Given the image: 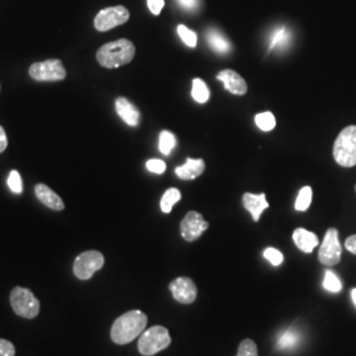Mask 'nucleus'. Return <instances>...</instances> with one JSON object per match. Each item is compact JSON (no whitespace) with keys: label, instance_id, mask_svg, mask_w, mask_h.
Returning a JSON list of instances; mask_svg holds the SVG:
<instances>
[{"label":"nucleus","instance_id":"f257e3e1","mask_svg":"<svg viewBox=\"0 0 356 356\" xmlns=\"http://www.w3.org/2000/svg\"><path fill=\"white\" fill-rule=\"evenodd\" d=\"M148 324V317L140 310H131L120 316L111 327V340L117 344H127L141 335Z\"/></svg>","mask_w":356,"mask_h":356},{"label":"nucleus","instance_id":"f03ea898","mask_svg":"<svg viewBox=\"0 0 356 356\" xmlns=\"http://www.w3.org/2000/svg\"><path fill=\"white\" fill-rule=\"evenodd\" d=\"M136 54V48L132 41L120 38L102 45L97 51V61L106 69H118L130 64Z\"/></svg>","mask_w":356,"mask_h":356},{"label":"nucleus","instance_id":"7ed1b4c3","mask_svg":"<svg viewBox=\"0 0 356 356\" xmlns=\"http://www.w3.org/2000/svg\"><path fill=\"white\" fill-rule=\"evenodd\" d=\"M333 156L337 164L343 168L356 165V126H348L340 131L333 148Z\"/></svg>","mask_w":356,"mask_h":356},{"label":"nucleus","instance_id":"20e7f679","mask_svg":"<svg viewBox=\"0 0 356 356\" xmlns=\"http://www.w3.org/2000/svg\"><path fill=\"white\" fill-rule=\"evenodd\" d=\"M170 343H171V338L168 329L163 326H153L140 335L137 348L141 355L152 356L168 348Z\"/></svg>","mask_w":356,"mask_h":356},{"label":"nucleus","instance_id":"39448f33","mask_svg":"<svg viewBox=\"0 0 356 356\" xmlns=\"http://www.w3.org/2000/svg\"><path fill=\"white\" fill-rule=\"evenodd\" d=\"M11 306L19 317L32 320L40 313V301L34 297L32 290L25 288L12 289L10 296Z\"/></svg>","mask_w":356,"mask_h":356},{"label":"nucleus","instance_id":"423d86ee","mask_svg":"<svg viewBox=\"0 0 356 356\" xmlns=\"http://www.w3.org/2000/svg\"><path fill=\"white\" fill-rule=\"evenodd\" d=\"M29 75L37 82H57L65 80L67 70L61 60H47L31 65Z\"/></svg>","mask_w":356,"mask_h":356},{"label":"nucleus","instance_id":"0eeeda50","mask_svg":"<svg viewBox=\"0 0 356 356\" xmlns=\"http://www.w3.org/2000/svg\"><path fill=\"white\" fill-rule=\"evenodd\" d=\"M130 19V11L123 5L108 7L102 10L95 19H94V27L99 32H107L115 27L121 24H126Z\"/></svg>","mask_w":356,"mask_h":356},{"label":"nucleus","instance_id":"6e6552de","mask_svg":"<svg viewBox=\"0 0 356 356\" xmlns=\"http://www.w3.org/2000/svg\"><path fill=\"white\" fill-rule=\"evenodd\" d=\"M342 257V246L340 241V233L337 228H329L323 237L322 244L318 252V259L323 265L333 267L337 265Z\"/></svg>","mask_w":356,"mask_h":356},{"label":"nucleus","instance_id":"1a4fd4ad","mask_svg":"<svg viewBox=\"0 0 356 356\" xmlns=\"http://www.w3.org/2000/svg\"><path fill=\"white\" fill-rule=\"evenodd\" d=\"M104 265V256L98 251H86L80 254L73 265V272L80 280H88Z\"/></svg>","mask_w":356,"mask_h":356},{"label":"nucleus","instance_id":"9d476101","mask_svg":"<svg viewBox=\"0 0 356 356\" xmlns=\"http://www.w3.org/2000/svg\"><path fill=\"white\" fill-rule=\"evenodd\" d=\"M207 228H209V223L204 221L202 214L197 211L187 213V217L180 224L181 235L187 241H194L198 237H202V234Z\"/></svg>","mask_w":356,"mask_h":356},{"label":"nucleus","instance_id":"9b49d317","mask_svg":"<svg viewBox=\"0 0 356 356\" xmlns=\"http://www.w3.org/2000/svg\"><path fill=\"white\" fill-rule=\"evenodd\" d=\"M169 289L174 300L180 304L189 305L193 304L197 298V287L189 277H178L173 280L170 283Z\"/></svg>","mask_w":356,"mask_h":356},{"label":"nucleus","instance_id":"f8f14e48","mask_svg":"<svg viewBox=\"0 0 356 356\" xmlns=\"http://www.w3.org/2000/svg\"><path fill=\"white\" fill-rule=\"evenodd\" d=\"M217 80L221 81L222 84L226 87V90L230 91L234 95L247 94L248 87H247L244 78L231 69H224V70L219 71L217 74Z\"/></svg>","mask_w":356,"mask_h":356},{"label":"nucleus","instance_id":"ddd939ff","mask_svg":"<svg viewBox=\"0 0 356 356\" xmlns=\"http://www.w3.org/2000/svg\"><path fill=\"white\" fill-rule=\"evenodd\" d=\"M34 194L37 200L41 204H45L48 209H51L54 211H62L65 209V204L61 200V197L45 184H37L34 187Z\"/></svg>","mask_w":356,"mask_h":356},{"label":"nucleus","instance_id":"4468645a","mask_svg":"<svg viewBox=\"0 0 356 356\" xmlns=\"http://www.w3.org/2000/svg\"><path fill=\"white\" fill-rule=\"evenodd\" d=\"M243 204L247 211L251 213L254 222H259L261 213L270 207L267 202L265 193L261 194H252V193H246L243 195Z\"/></svg>","mask_w":356,"mask_h":356},{"label":"nucleus","instance_id":"2eb2a0df","mask_svg":"<svg viewBox=\"0 0 356 356\" xmlns=\"http://www.w3.org/2000/svg\"><path fill=\"white\" fill-rule=\"evenodd\" d=\"M115 110L118 112L119 117L121 120L131 126V127H136L139 124L140 120V112L136 108L132 103L130 102L127 98L124 97H119L115 101Z\"/></svg>","mask_w":356,"mask_h":356},{"label":"nucleus","instance_id":"dca6fc26","mask_svg":"<svg viewBox=\"0 0 356 356\" xmlns=\"http://www.w3.org/2000/svg\"><path fill=\"white\" fill-rule=\"evenodd\" d=\"M204 168H206V165H204V160H201V158H197V160L195 158H187V163L181 167H177L174 171H176L178 178H181L184 181H190V180H194V178L200 177L204 173Z\"/></svg>","mask_w":356,"mask_h":356},{"label":"nucleus","instance_id":"f3484780","mask_svg":"<svg viewBox=\"0 0 356 356\" xmlns=\"http://www.w3.org/2000/svg\"><path fill=\"white\" fill-rule=\"evenodd\" d=\"M293 241L294 244L305 254H311L313 250L318 246L320 240L318 237L311 233V231H307L305 228H297L294 233H293Z\"/></svg>","mask_w":356,"mask_h":356},{"label":"nucleus","instance_id":"a211bd4d","mask_svg":"<svg viewBox=\"0 0 356 356\" xmlns=\"http://www.w3.org/2000/svg\"><path fill=\"white\" fill-rule=\"evenodd\" d=\"M206 40L209 47L218 54H227L231 51L230 41L217 29H209L206 34Z\"/></svg>","mask_w":356,"mask_h":356},{"label":"nucleus","instance_id":"6ab92c4d","mask_svg":"<svg viewBox=\"0 0 356 356\" xmlns=\"http://www.w3.org/2000/svg\"><path fill=\"white\" fill-rule=\"evenodd\" d=\"M181 197H182V195H181V191H180L178 189H176V187H170V189H168V190L164 193V195H163V198H161V202H160L161 211L165 213V214H169L170 211H171V209H173V206L181 200Z\"/></svg>","mask_w":356,"mask_h":356},{"label":"nucleus","instance_id":"aec40b11","mask_svg":"<svg viewBox=\"0 0 356 356\" xmlns=\"http://www.w3.org/2000/svg\"><path fill=\"white\" fill-rule=\"evenodd\" d=\"M191 97L198 103H206L210 98L209 87L201 78H194L191 85Z\"/></svg>","mask_w":356,"mask_h":356},{"label":"nucleus","instance_id":"412c9836","mask_svg":"<svg viewBox=\"0 0 356 356\" xmlns=\"http://www.w3.org/2000/svg\"><path fill=\"white\" fill-rule=\"evenodd\" d=\"M254 123L259 130H261L264 132H270L276 127V118L272 112L265 111V112H260L254 117Z\"/></svg>","mask_w":356,"mask_h":356},{"label":"nucleus","instance_id":"4be33fe9","mask_svg":"<svg viewBox=\"0 0 356 356\" xmlns=\"http://www.w3.org/2000/svg\"><path fill=\"white\" fill-rule=\"evenodd\" d=\"M176 143H177L176 136L170 131H163L158 137V150L163 154H169L176 147Z\"/></svg>","mask_w":356,"mask_h":356},{"label":"nucleus","instance_id":"5701e85b","mask_svg":"<svg viewBox=\"0 0 356 356\" xmlns=\"http://www.w3.org/2000/svg\"><path fill=\"white\" fill-rule=\"evenodd\" d=\"M311 198H313V190L310 187H304L300 193L298 197L296 200V210L297 211H306L309 209V206L311 204Z\"/></svg>","mask_w":356,"mask_h":356},{"label":"nucleus","instance_id":"b1692460","mask_svg":"<svg viewBox=\"0 0 356 356\" xmlns=\"http://www.w3.org/2000/svg\"><path fill=\"white\" fill-rule=\"evenodd\" d=\"M298 343V333H296L294 330H288L285 331L278 340H277V348L278 350H288L296 347V344Z\"/></svg>","mask_w":356,"mask_h":356},{"label":"nucleus","instance_id":"393cba45","mask_svg":"<svg viewBox=\"0 0 356 356\" xmlns=\"http://www.w3.org/2000/svg\"><path fill=\"white\" fill-rule=\"evenodd\" d=\"M323 288L333 293H338L342 290V283L340 277L333 271H326L323 278Z\"/></svg>","mask_w":356,"mask_h":356},{"label":"nucleus","instance_id":"a878e982","mask_svg":"<svg viewBox=\"0 0 356 356\" xmlns=\"http://www.w3.org/2000/svg\"><path fill=\"white\" fill-rule=\"evenodd\" d=\"M177 32H178V36L181 37V40L184 41L185 45H187L189 48H195V45H197V34H194L191 29H189L185 25L180 24L177 27Z\"/></svg>","mask_w":356,"mask_h":356},{"label":"nucleus","instance_id":"bb28decb","mask_svg":"<svg viewBox=\"0 0 356 356\" xmlns=\"http://www.w3.org/2000/svg\"><path fill=\"white\" fill-rule=\"evenodd\" d=\"M237 356H257V346L252 340H241Z\"/></svg>","mask_w":356,"mask_h":356},{"label":"nucleus","instance_id":"cd10ccee","mask_svg":"<svg viewBox=\"0 0 356 356\" xmlns=\"http://www.w3.org/2000/svg\"><path fill=\"white\" fill-rule=\"evenodd\" d=\"M8 187L15 194L23 193V180L17 170H11V173L8 176Z\"/></svg>","mask_w":356,"mask_h":356},{"label":"nucleus","instance_id":"c85d7f7f","mask_svg":"<svg viewBox=\"0 0 356 356\" xmlns=\"http://www.w3.org/2000/svg\"><path fill=\"white\" fill-rule=\"evenodd\" d=\"M264 257L274 267H278L284 261V254H281L278 250L271 248V247L264 251Z\"/></svg>","mask_w":356,"mask_h":356},{"label":"nucleus","instance_id":"c756f323","mask_svg":"<svg viewBox=\"0 0 356 356\" xmlns=\"http://www.w3.org/2000/svg\"><path fill=\"white\" fill-rule=\"evenodd\" d=\"M147 169L156 174H161L167 169V164L163 160H157V158H152L150 161H147Z\"/></svg>","mask_w":356,"mask_h":356},{"label":"nucleus","instance_id":"7c9ffc66","mask_svg":"<svg viewBox=\"0 0 356 356\" xmlns=\"http://www.w3.org/2000/svg\"><path fill=\"white\" fill-rule=\"evenodd\" d=\"M0 356H15V346L10 340H0Z\"/></svg>","mask_w":356,"mask_h":356},{"label":"nucleus","instance_id":"2f4dec72","mask_svg":"<svg viewBox=\"0 0 356 356\" xmlns=\"http://www.w3.org/2000/svg\"><path fill=\"white\" fill-rule=\"evenodd\" d=\"M287 40H288V32L285 29H281L280 32L274 34V37L272 38L271 49H276L277 47H280V41H283L284 45H285Z\"/></svg>","mask_w":356,"mask_h":356},{"label":"nucleus","instance_id":"473e14b6","mask_svg":"<svg viewBox=\"0 0 356 356\" xmlns=\"http://www.w3.org/2000/svg\"><path fill=\"white\" fill-rule=\"evenodd\" d=\"M164 0H148V8L153 15H160L164 8Z\"/></svg>","mask_w":356,"mask_h":356},{"label":"nucleus","instance_id":"72a5a7b5","mask_svg":"<svg viewBox=\"0 0 356 356\" xmlns=\"http://www.w3.org/2000/svg\"><path fill=\"white\" fill-rule=\"evenodd\" d=\"M347 251H350L351 254H356V235H351V237L346 239V243H344Z\"/></svg>","mask_w":356,"mask_h":356},{"label":"nucleus","instance_id":"f704fd0d","mask_svg":"<svg viewBox=\"0 0 356 356\" xmlns=\"http://www.w3.org/2000/svg\"><path fill=\"white\" fill-rule=\"evenodd\" d=\"M177 1L181 7H184L185 10H190V11L198 7V0H177Z\"/></svg>","mask_w":356,"mask_h":356},{"label":"nucleus","instance_id":"c9c22d12","mask_svg":"<svg viewBox=\"0 0 356 356\" xmlns=\"http://www.w3.org/2000/svg\"><path fill=\"white\" fill-rule=\"evenodd\" d=\"M8 145V140H7V134L4 131V128L0 126V153L4 152L5 148Z\"/></svg>","mask_w":356,"mask_h":356},{"label":"nucleus","instance_id":"e433bc0d","mask_svg":"<svg viewBox=\"0 0 356 356\" xmlns=\"http://www.w3.org/2000/svg\"><path fill=\"white\" fill-rule=\"evenodd\" d=\"M351 298H353V301H354V304L356 306V288L351 290Z\"/></svg>","mask_w":356,"mask_h":356},{"label":"nucleus","instance_id":"4c0bfd02","mask_svg":"<svg viewBox=\"0 0 356 356\" xmlns=\"http://www.w3.org/2000/svg\"><path fill=\"white\" fill-rule=\"evenodd\" d=\"M355 190H356V187H355Z\"/></svg>","mask_w":356,"mask_h":356}]
</instances>
